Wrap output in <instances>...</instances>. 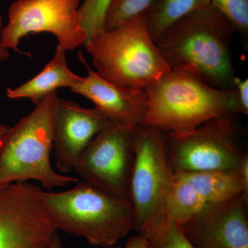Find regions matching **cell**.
Masks as SVG:
<instances>
[{"mask_svg":"<svg viewBox=\"0 0 248 248\" xmlns=\"http://www.w3.org/2000/svg\"><path fill=\"white\" fill-rule=\"evenodd\" d=\"M148 109L142 124L166 133L193 132L202 124L240 113L234 89H217L191 67L172 68L145 89Z\"/></svg>","mask_w":248,"mask_h":248,"instance_id":"cell-1","label":"cell"},{"mask_svg":"<svg viewBox=\"0 0 248 248\" xmlns=\"http://www.w3.org/2000/svg\"><path fill=\"white\" fill-rule=\"evenodd\" d=\"M235 32L210 4L174 23L156 44L170 69L191 67L213 87L232 90L236 77L229 45Z\"/></svg>","mask_w":248,"mask_h":248,"instance_id":"cell-2","label":"cell"},{"mask_svg":"<svg viewBox=\"0 0 248 248\" xmlns=\"http://www.w3.org/2000/svg\"><path fill=\"white\" fill-rule=\"evenodd\" d=\"M58 98L57 92L44 98L1 139L0 189L16 183L35 180L51 190L79 182L78 178L57 172L50 162Z\"/></svg>","mask_w":248,"mask_h":248,"instance_id":"cell-3","label":"cell"},{"mask_svg":"<svg viewBox=\"0 0 248 248\" xmlns=\"http://www.w3.org/2000/svg\"><path fill=\"white\" fill-rule=\"evenodd\" d=\"M148 12L86 42L98 75L122 87L145 90L170 70L150 35Z\"/></svg>","mask_w":248,"mask_h":248,"instance_id":"cell-4","label":"cell"},{"mask_svg":"<svg viewBox=\"0 0 248 248\" xmlns=\"http://www.w3.org/2000/svg\"><path fill=\"white\" fill-rule=\"evenodd\" d=\"M76 184L62 192L42 190V200L58 231L100 247L113 246L134 231L130 202L108 195L84 181Z\"/></svg>","mask_w":248,"mask_h":248,"instance_id":"cell-5","label":"cell"},{"mask_svg":"<svg viewBox=\"0 0 248 248\" xmlns=\"http://www.w3.org/2000/svg\"><path fill=\"white\" fill-rule=\"evenodd\" d=\"M134 161L129 200L134 231L145 236L167 218V203L174 179L166 153V133L140 124L134 130Z\"/></svg>","mask_w":248,"mask_h":248,"instance_id":"cell-6","label":"cell"},{"mask_svg":"<svg viewBox=\"0 0 248 248\" xmlns=\"http://www.w3.org/2000/svg\"><path fill=\"white\" fill-rule=\"evenodd\" d=\"M233 120L210 121L189 133H166V153L174 172L239 171L245 155L233 138Z\"/></svg>","mask_w":248,"mask_h":248,"instance_id":"cell-7","label":"cell"},{"mask_svg":"<svg viewBox=\"0 0 248 248\" xmlns=\"http://www.w3.org/2000/svg\"><path fill=\"white\" fill-rule=\"evenodd\" d=\"M80 0H17L10 6L9 22L1 31V42L9 50L19 51L23 37L49 32L58 45L74 50L87 41L79 13Z\"/></svg>","mask_w":248,"mask_h":248,"instance_id":"cell-8","label":"cell"},{"mask_svg":"<svg viewBox=\"0 0 248 248\" xmlns=\"http://www.w3.org/2000/svg\"><path fill=\"white\" fill-rule=\"evenodd\" d=\"M135 128L112 125L101 132L81 153L73 168L84 182L129 202Z\"/></svg>","mask_w":248,"mask_h":248,"instance_id":"cell-9","label":"cell"},{"mask_svg":"<svg viewBox=\"0 0 248 248\" xmlns=\"http://www.w3.org/2000/svg\"><path fill=\"white\" fill-rule=\"evenodd\" d=\"M42 189L27 182L0 189V248H47L58 229Z\"/></svg>","mask_w":248,"mask_h":248,"instance_id":"cell-10","label":"cell"},{"mask_svg":"<svg viewBox=\"0 0 248 248\" xmlns=\"http://www.w3.org/2000/svg\"><path fill=\"white\" fill-rule=\"evenodd\" d=\"M241 194L248 197V184L241 169L236 172H174L167 217L182 225L205 209Z\"/></svg>","mask_w":248,"mask_h":248,"instance_id":"cell-11","label":"cell"},{"mask_svg":"<svg viewBox=\"0 0 248 248\" xmlns=\"http://www.w3.org/2000/svg\"><path fill=\"white\" fill-rule=\"evenodd\" d=\"M180 226L197 248H248V197L205 209Z\"/></svg>","mask_w":248,"mask_h":248,"instance_id":"cell-12","label":"cell"},{"mask_svg":"<svg viewBox=\"0 0 248 248\" xmlns=\"http://www.w3.org/2000/svg\"><path fill=\"white\" fill-rule=\"evenodd\" d=\"M115 125L101 111L58 98L54 120L53 150L58 170H73L77 160L93 139Z\"/></svg>","mask_w":248,"mask_h":248,"instance_id":"cell-13","label":"cell"},{"mask_svg":"<svg viewBox=\"0 0 248 248\" xmlns=\"http://www.w3.org/2000/svg\"><path fill=\"white\" fill-rule=\"evenodd\" d=\"M79 58L89 72L72 86L71 91L94 103L96 108L115 125L135 128L142 124L148 109L146 91L113 84L93 71L81 54Z\"/></svg>","mask_w":248,"mask_h":248,"instance_id":"cell-14","label":"cell"},{"mask_svg":"<svg viewBox=\"0 0 248 248\" xmlns=\"http://www.w3.org/2000/svg\"><path fill=\"white\" fill-rule=\"evenodd\" d=\"M66 50L57 46L53 59L39 74L15 89L6 90L9 99H29L35 104L62 88H69L78 82L81 77L70 69L67 62Z\"/></svg>","mask_w":248,"mask_h":248,"instance_id":"cell-15","label":"cell"},{"mask_svg":"<svg viewBox=\"0 0 248 248\" xmlns=\"http://www.w3.org/2000/svg\"><path fill=\"white\" fill-rule=\"evenodd\" d=\"M210 4V0H156L148 12V28L156 43L160 36L187 15Z\"/></svg>","mask_w":248,"mask_h":248,"instance_id":"cell-16","label":"cell"},{"mask_svg":"<svg viewBox=\"0 0 248 248\" xmlns=\"http://www.w3.org/2000/svg\"><path fill=\"white\" fill-rule=\"evenodd\" d=\"M143 237L146 248H197L186 237L180 225L168 217Z\"/></svg>","mask_w":248,"mask_h":248,"instance_id":"cell-17","label":"cell"},{"mask_svg":"<svg viewBox=\"0 0 248 248\" xmlns=\"http://www.w3.org/2000/svg\"><path fill=\"white\" fill-rule=\"evenodd\" d=\"M156 0H111L105 18L104 30L119 27L129 19L148 12Z\"/></svg>","mask_w":248,"mask_h":248,"instance_id":"cell-18","label":"cell"},{"mask_svg":"<svg viewBox=\"0 0 248 248\" xmlns=\"http://www.w3.org/2000/svg\"><path fill=\"white\" fill-rule=\"evenodd\" d=\"M111 0H83L79 13L87 33L86 42L104 30V18Z\"/></svg>","mask_w":248,"mask_h":248,"instance_id":"cell-19","label":"cell"},{"mask_svg":"<svg viewBox=\"0 0 248 248\" xmlns=\"http://www.w3.org/2000/svg\"><path fill=\"white\" fill-rule=\"evenodd\" d=\"M216 8L244 37L248 35V0H210Z\"/></svg>","mask_w":248,"mask_h":248,"instance_id":"cell-20","label":"cell"},{"mask_svg":"<svg viewBox=\"0 0 248 248\" xmlns=\"http://www.w3.org/2000/svg\"><path fill=\"white\" fill-rule=\"evenodd\" d=\"M234 89L237 96L240 113L248 114V80H242L236 78Z\"/></svg>","mask_w":248,"mask_h":248,"instance_id":"cell-21","label":"cell"},{"mask_svg":"<svg viewBox=\"0 0 248 248\" xmlns=\"http://www.w3.org/2000/svg\"><path fill=\"white\" fill-rule=\"evenodd\" d=\"M146 239L137 234L129 238L125 248H146Z\"/></svg>","mask_w":248,"mask_h":248,"instance_id":"cell-22","label":"cell"},{"mask_svg":"<svg viewBox=\"0 0 248 248\" xmlns=\"http://www.w3.org/2000/svg\"><path fill=\"white\" fill-rule=\"evenodd\" d=\"M3 29V19L0 16V61H5L10 58V50L3 45L1 42V31Z\"/></svg>","mask_w":248,"mask_h":248,"instance_id":"cell-23","label":"cell"},{"mask_svg":"<svg viewBox=\"0 0 248 248\" xmlns=\"http://www.w3.org/2000/svg\"><path fill=\"white\" fill-rule=\"evenodd\" d=\"M47 248H64L58 232L53 235Z\"/></svg>","mask_w":248,"mask_h":248,"instance_id":"cell-24","label":"cell"},{"mask_svg":"<svg viewBox=\"0 0 248 248\" xmlns=\"http://www.w3.org/2000/svg\"><path fill=\"white\" fill-rule=\"evenodd\" d=\"M10 128H11L7 126V125H0V141H1L3 137H4V135L9 132Z\"/></svg>","mask_w":248,"mask_h":248,"instance_id":"cell-25","label":"cell"},{"mask_svg":"<svg viewBox=\"0 0 248 248\" xmlns=\"http://www.w3.org/2000/svg\"></svg>","mask_w":248,"mask_h":248,"instance_id":"cell-26","label":"cell"}]
</instances>
